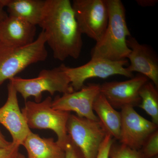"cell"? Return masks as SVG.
I'll return each mask as SVG.
<instances>
[{
	"label": "cell",
	"instance_id": "6da1fadb",
	"mask_svg": "<svg viewBox=\"0 0 158 158\" xmlns=\"http://www.w3.org/2000/svg\"><path fill=\"white\" fill-rule=\"evenodd\" d=\"M44 32L47 44L55 59L63 61L77 59L83 47L82 34L69 0H45L39 25Z\"/></svg>",
	"mask_w": 158,
	"mask_h": 158
},
{
	"label": "cell",
	"instance_id": "7a4b0ae2",
	"mask_svg": "<svg viewBox=\"0 0 158 158\" xmlns=\"http://www.w3.org/2000/svg\"><path fill=\"white\" fill-rule=\"evenodd\" d=\"M106 3L109 13L107 27L101 39L91 50V58L113 61L127 59L131 51L127 37L131 35L124 6L120 0H106Z\"/></svg>",
	"mask_w": 158,
	"mask_h": 158
},
{
	"label": "cell",
	"instance_id": "3957f363",
	"mask_svg": "<svg viewBox=\"0 0 158 158\" xmlns=\"http://www.w3.org/2000/svg\"><path fill=\"white\" fill-rule=\"evenodd\" d=\"M46 44L42 31L34 42L25 46L14 47L0 43V87L29 65L45 61L48 55Z\"/></svg>",
	"mask_w": 158,
	"mask_h": 158
},
{
	"label": "cell",
	"instance_id": "277c9868",
	"mask_svg": "<svg viewBox=\"0 0 158 158\" xmlns=\"http://www.w3.org/2000/svg\"><path fill=\"white\" fill-rule=\"evenodd\" d=\"M52 98L42 102H26L22 113L29 127L34 129H48L56 133L57 142L65 149L68 141L67 123L70 113L54 109Z\"/></svg>",
	"mask_w": 158,
	"mask_h": 158
},
{
	"label": "cell",
	"instance_id": "5b68a950",
	"mask_svg": "<svg viewBox=\"0 0 158 158\" xmlns=\"http://www.w3.org/2000/svg\"><path fill=\"white\" fill-rule=\"evenodd\" d=\"M65 65L62 64L52 69H43L38 76L32 79L15 77L9 81L26 101L34 97L35 102H41L43 92L48 91L51 95L56 92L65 93L73 92V88L65 71Z\"/></svg>",
	"mask_w": 158,
	"mask_h": 158
},
{
	"label": "cell",
	"instance_id": "8992f818",
	"mask_svg": "<svg viewBox=\"0 0 158 158\" xmlns=\"http://www.w3.org/2000/svg\"><path fill=\"white\" fill-rule=\"evenodd\" d=\"M67 132L85 158H96L99 149L107 134L99 121L70 114Z\"/></svg>",
	"mask_w": 158,
	"mask_h": 158
},
{
	"label": "cell",
	"instance_id": "52a82bcc",
	"mask_svg": "<svg viewBox=\"0 0 158 158\" xmlns=\"http://www.w3.org/2000/svg\"><path fill=\"white\" fill-rule=\"evenodd\" d=\"M72 5L81 34L98 42L108 26L106 0H74Z\"/></svg>",
	"mask_w": 158,
	"mask_h": 158
},
{
	"label": "cell",
	"instance_id": "ba28073f",
	"mask_svg": "<svg viewBox=\"0 0 158 158\" xmlns=\"http://www.w3.org/2000/svg\"><path fill=\"white\" fill-rule=\"evenodd\" d=\"M128 64L127 59L113 61L101 58H91L85 65L75 68L65 65V69L71 86L74 91H77L84 87L86 80L91 78L104 79L115 75L133 78V73L125 67Z\"/></svg>",
	"mask_w": 158,
	"mask_h": 158
},
{
	"label": "cell",
	"instance_id": "9c48e42d",
	"mask_svg": "<svg viewBox=\"0 0 158 158\" xmlns=\"http://www.w3.org/2000/svg\"><path fill=\"white\" fill-rule=\"evenodd\" d=\"M120 114V143L140 150L148 137L158 130V125L139 115L132 106L123 108Z\"/></svg>",
	"mask_w": 158,
	"mask_h": 158
},
{
	"label": "cell",
	"instance_id": "30bf717a",
	"mask_svg": "<svg viewBox=\"0 0 158 158\" xmlns=\"http://www.w3.org/2000/svg\"><path fill=\"white\" fill-rule=\"evenodd\" d=\"M100 93V85L90 84L77 91L57 96L52 102V107L56 110L75 112L79 117L99 121L98 117L94 113L93 106Z\"/></svg>",
	"mask_w": 158,
	"mask_h": 158
},
{
	"label": "cell",
	"instance_id": "8fae6325",
	"mask_svg": "<svg viewBox=\"0 0 158 158\" xmlns=\"http://www.w3.org/2000/svg\"><path fill=\"white\" fill-rule=\"evenodd\" d=\"M148 81L146 77L139 74L124 81L106 82L100 85V93L113 108L134 107L141 102L139 91Z\"/></svg>",
	"mask_w": 158,
	"mask_h": 158
},
{
	"label": "cell",
	"instance_id": "7c38bea8",
	"mask_svg": "<svg viewBox=\"0 0 158 158\" xmlns=\"http://www.w3.org/2000/svg\"><path fill=\"white\" fill-rule=\"evenodd\" d=\"M17 93L9 81L7 100L0 108V123L9 131L12 142L20 146L31 131L20 109Z\"/></svg>",
	"mask_w": 158,
	"mask_h": 158
},
{
	"label": "cell",
	"instance_id": "4fadbf2b",
	"mask_svg": "<svg viewBox=\"0 0 158 158\" xmlns=\"http://www.w3.org/2000/svg\"><path fill=\"white\" fill-rule=\"evenodd\" d=\"M131 52L127 59L130 64L127 68L130 72H137L151 80L156 88L158 87V60L156 55L149 47L141 44L135 37L127 39Z\"/></svg>",
	"mask_w": 158,
	"mask_h": 158
},
{
	"label": "cell",
	"instance_id": "5bb4252c",
	"mask_svg": "<svg viewBox=\"0 0 158 158\" xmlns=\"http://www.w3.org/2000/svg\"><path fill=\"white\" fill-rule=\"evenodd\" d=\"M36 26L21 19L8 15L0 23V43L14 47H21L35 40Z\"/></svg>",
	"mask_w": 158,
	"mask_h": 158
},
{
	"label": "cell",
	"instance_id": "9a60e30c",
	"mask_svg": "<svg viewBox=\"0 0 158 158\" xmlns=\"http://www.w3.org/2000/svg\"><path fill=\"white\" fill-rule=\"evenodd\" d=\"M27 158H65V150L52 138H43L31 131L22 145Z\"/></svg>",
	"mask_w": 158,
	"mask_h": 158
},
{
	"label": "cell",
	"instance_id": "2e32d148",
	"mask_svg": "<svg viewBox=\"0 0 158 158\" xmlns=\"http://www.w3.org/2000/svg\"><path fill=\"white\" fill-rule=\"evenodd\" d=\"M45 5V0H6L5 7L8 15L37 26L41 22Z\"/></svg>",
	"mask_w": 158,
	"mask_h": 158
},
{
	"label": "cell",
	"instance_id": "e0dca14e",
	"mask_svg": "<svg viewBox=\"0 0 158 158\" xmlns=\"http://www.w3.org/2000/svg\"><path fill=\"white\" fill-rule=\"evenodd\" d=\"M93 109L106 134L119 140L121 129L120 112L115 110L101 93L94 102Z\"/></svg>",
	"mask_w": 158,
	"mask_h": 158
},
{
	"label": "cell",
	"instance_id": "ac0fdd59",
	"mask_svg": "<svg viewBox=\"0 0 158 158\" xmlns=\"http://www.w3.org/2000/svg\"><path fill=\"white\" fill-rule=\"evenodd\" d=\"M139 107L151 117L152 122L158 124V92L152 82L148 81L141 88Z\"/></svg>",
	"mask_w": 158,
	"mask_h": 158
},
{
	"label": "cell",
	"instance_id": "d6986e66",
	"mask_svg": "<svg viewBox=\"0 0 158 158\" xmlns=\"http://www.w3.org/2000/svg\"><path fill=\"white\" fill-rule=\"evenodd\" d=\"M110 158H144L140 150L132 149L124 144H114L110 149Z\"/></svg>",
	"mask_w": 158,
	"mask_h": 158
},
{
	"label": "cell",
	"instance_id": "ffe728a7",
	"mask_svg": "<svg viewBox=\"0 0 158 158\" xmlns=\"http://www.w3.org/2000/svg\"><path fill=\"white\" fill-rule=\"evenodd\" d=\"M141 154L144 158H152L158 155V130L148 137L141 148Z\"/></svg>",
	"mask_w": 158,
	"mask_h": 158
},
{
	"label": "cell",
	"instance_id": "44dd1931",
	"mask_svg": "<svg viewBox=\"0 0 158 158\" xmlns=\"http://www.w3.org/2000/svg\"><path fill=\"white\" fill-rule=\"evenodd\" d=\"M112 136L107 135L99 149L96 158H109V155L114 140Z\"/></svg>",
	"mask_w": 158,
	"mask_h": 158
},
{
	"label": "cell",
	"instance_id": "7402d4cb",
	"mask_svg": "<svg viewBox=\"0 0 158 158\" xmlns=\"http://www.w3.org/2000/svg\"><path fill=\"white\" fill-rule=\"evenodd\" d=\"M65 158H85L81 151L74 144L69 136L65 146Z\"/></svg>",
	"mask_w": 158,
	"mask_h": 158
},
{
	"label": "cell",
	"instance_id": "603a6c76",
	"mask_svg": "<svg viewBox=\"0 0 158 158\" xmlns=\"http://www.w3.org/2000/svg\"><path fill=\"white\" fill-rule=\"evenodd\" d=\"M20 145L13 143L9 147L0 148V158H16L19 153Z\"/></svg>",
	"mask_w": 158,
	"mask_h": 158
},
{
	"label": "cell",
	"instance_id": "cb8c5ba5",
	"mask_svg": "<svg viewBox=\"0 0 158 158\" xmlns=\"http://www.w3.org/2000/svg\"><path fill=\"white\" fill-rule=\"evenodd\" d=\"M136 2L139 6L143 7H152L158 2L157 0H137Z\"/></svg>",
	"mask_w": 158,
	"mask_h": 158
},
{
	"label": "cell",
	"instance_id": "d4e9b609",
	"mask_svg": "<svg viewBox=\"0 0 158 158\" xmlns=\"http://www.w3.org/2000/svg\"><path fill=\"white\" fill-rule=\"evenodd\" d=\"M6 0H0V23L8 17V15L4 10Z\"/></svg>",
	"mask_w": 158,
	"mask_h": 158
},
{
	"label": "cell",
	"instance_id": "484cf974",
	"mask_svg": "<svg viewBox=\"0 0 158 158\" xmlns=\"http://www.w3.org/2000/svg\"><path fill=\"white\" fill-rule=\"evenodd\" d=\"M11 142L8 141L0 130V148H5L9 147Z\"/></svg>",
	"mask_w": 158,
	"mask_h": 158
},
{
	"label": "cell",
	"instance_id": "4316f807",
	"mask_svg": "<svg viewBox=\"0 0 158 158\" xmlns=\"http://www.w3.org/2000/svg\"><path fill=\"white\" fill-rule=\"evenodd\" d=\"M26 158L23 155V154H21L20 153H19L18 155L17 156V158Z\"/></svg>",
	"mask_w": 158,
	"mask_h": 158
},
{
	"label": "cell",
	"instance_id": "83f0119b",
	"mask_svg": "<svg viewBox=\"0 0 158 158\" xmlns=\"http://www.w3.org/2000/svg\"><path fill=\"white\" fill-rule=\"evenodd\" d=\"M154 158H158V156H156L155 157H154Z\"/></svg>",
	"mask_w": 158,
	"mask_h": 158
}]
</instances>
